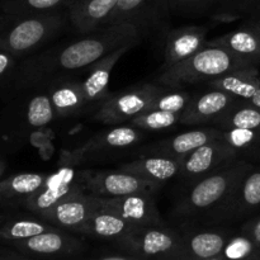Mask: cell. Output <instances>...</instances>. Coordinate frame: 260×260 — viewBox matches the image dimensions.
Masks as SVG:
<instances>
[{
	"label": "cell",
	"mask_w": 260,
	"mask_h": 260,
	"mask_svg": "<svg viewBox=\"0 0 260 260\" xmlns=\"http://www.w3.org/2000/svg\"><path fill=\"white\" fill-rule=\"evenodd\" d=\"M142 36L139 28L128 23L109 24L76 40L38 51L19 61L9 94L46 88L58 79L76 75L109 53L127 45H137Z\"/></svg>",
	"instance_id": "6da1fadb"
},
{
	"label": "cell",
	"mask_w": 260,
	"mask_h": 260,
	"mask_svg": "<svg viewBox=\"0 0 260 260\" xmlns=\"http://www.w3.org/2000/svg\"><path fill=\"white\" fill-rule=\"evenodd\" d=\"M255 165L245 159L228 162L197 180L180 198L172 216L180 221L202 220L206 215L222 205Z\"/></svg>",
	"instance_id": "7a4b0ae2"
},
{
	"label": "cell",
	"mask_w": 260,
	"mask_h": 260,
	"mask_svg": "<svg viewBox=\"0 0 260 260\" xmlns=\"http://www.w3.org/2000/svg\"><path fill=\"white\" fill-rule=\"evenodd\" d=\"M68 25V12L42 15L0 14V47L23 60L55 40Z\"/></svg>",
	"instance_id": "3957f363"
},
{
	"label": "cell",
	"mask_w": 260,
	"mask_h": 260,
	"mask_svg": "<svg viewBox=\"0 0 260 260\" xmlns=\"http://www.w3.org/2000/svg\"><path fill=\"white\" fill-rule=\"evenodd\" d=\"M0 117V142L20 144L32 132L43 128L56 118L50 95L45 88H32L9 94Z\"/></svg>",
	"instance_id": "277c9868"
},
{
	"label": "cell",
	"mask_w": 260,
	"mask_h": 260,
	"mask_svg": "<svg viewBox=\"0 0 260 260\" xmlns=\"http://www.w3.org/2000/svg\"><path fill=\"white\" fill-rule=\"evenodd\" d=\"M250 66L253 65L239 58L226 48L205 46L184 62L162 70L157 80L161 85L183 88L189 84H208L225 74Z\"/></svg>",
	"instance_id": "5b68a950"
},
{
	"label": "cell",
	"mask_w": 260,
	"mask_h": 260,
	"mask_svg": "<svg viewBox=\"0 0 260 260\" xmlns=\"http://www.w3.org/2000/svg\"><path fill=\"white\" fill-rule=\"evenodd\" d=\"M161 89V84L141 83L111 93L93 114V119L108 126H124L145 113Z\"/></svg>",
	"instance_id": "8992f818"
},
{
	"label": "cell",
	"mask_w": 260,
	"mask_h": 260,
	"mask_svg": "<svg viewBox=\"0 0 260 260\" xmlns=\"http://www.w3.org/2000/svg\"><path fill=\"white\" fill-rule=\"evenodd\" d=\"M182 230L162 226L136 228L114 241L113 245L128 255L146 260H170L179 246Z\"/></svg>",
	"instance_id": "52a82bcc"
},
{
	"label": "cell",
	"mask_w": 260,
	"mask_h": 260,
	"mask_svg": "<svg viewBox=\"0 0 260 260\" xmlns=\"http://www.w3.org/2000/svg\"><path fill=\"white\" fill-rule=\"evenodd\" d=\"M260 207V165L254 167L230 197L201 221L208 226L241 222Z\"/></svg>",
	"instance_id": "ba28073f"
},
{
	"label": "cell",
	"mask_w": 260,
	"mask_h": 260,
	"mask_svg": "<svg viewBox=\"0 0 260 260\" xmlns=\"http://www.w3.org/2000/svg\"><path fill=\"white\" fill-rule=\"evenodd\" d=\"M86 193L103 198L126 197L134 194L155 196L162 184L150 182L121 169L84 170Z\"/></svg>",
	"instance_id": "9c48e42d"
},
{
	"label": "cell",
	"mask_w": 260,
	"mask_h": 260,
	"mask_svg": "<svg viewBox=\"0 0 260 260\" xmlns=\"http://www.w3.org/2000/svg\"><path fill=\"white\" fill-rule=\"evenodd\" d=\"M81 193H86L84 170L78 172L70 167H62L47 175L45 184L25 202L23 210L40 217L57 203Z\"/></svg>",
	"instance_id": "30bf717a"
},
{
	"label": "cell",
	"mask_w": 260,
	"mask_h": 260,
	"mask_svg": "<svg viewBox=\"0 0 260 260\" xmlns=\"http://www.w3.org/2000/svg\"><path fill=\"white\" fill-rule=\"evenodd\" d=\"M9 248L30 259L62 260L80 255L86 245L75 235L61 229L47 231L22 241L7 244Z\"/></svg>",
	"instance_id": "8fae6325"
},
{
	"label": "cell",
	"mask_w": 260,
	"mask_h": 260,
	"mask_svg": "<svg viewBox=\"0 0 260 260\" xmlns=\"http://www.w3.org/2000/svg\"><path fill=\"white\" fill-rule=\"evenodd\" d=\"M135 46L136 45L124 46V47L109 53L108 56L103 57L102 60L96 61L90 68L76 74L79 80H80L81 89H83L84 93L85 114L91 113V112L95 113L101 108L103 102L108 98V95L111 94L108 85L114 66Z\"/></svg>",
	"instance_id": "7c38bea8"
},
{
	"label": "cell",
	"mask_w": 260,
	"mask_h": 260,
	"mask_svg": "<svg viewBox=\"0 0 260 260\" xmlns=\"http://www.w3.org/2000/svg\"><path fill=\"white\" fill-rule=\"evenodd\" d=\"M233 231L226 226L189 229L182 231L179 246L170 260H207L217 258Z\"/></svg>",
	"instance_id": "4fadbf2b"
},
{
	"label": "cell",
	"mask_w": 260,
	"mask_h": 260,
	"mask_svg": "<svg viewBox=\"0 0 260 260\" xmlns=\"http://www.w3.org/2000/svg\"><path fill=\"white\" fill-rule=\"evenodd\" d=\"M144 139V132L131 126H114L102 129L86 140L75 151L80 160H102L121 155Z\"/></svg>",
	"instance_id": "5bb4252c"
},
{
	"label": "cell",
	"mask_w": 260,
	"mask_h": 260,
	"mask_svg": "<svg viewBox=\"0 0 260 260\" xmlns=\"http://www.w3.org/2000/svg\"><path fill=\"white\" fill-rule=\"evenodd\" d=\"M240 159L238 152L222 140L203 145L180 162L179 177L192 185L228 162Z\"/></svg>",
	"instance_id": "9a60e30c"
},
{
	"label": "cell",
	"mask_w": 260,
	"mask_h": 260,
	"mask_svg": "<svg viewBox=\"0 0 260 260\" xmlns=\"http://www.w3.org/2000/svg\"><path fill=\"white\" fill-rule=\"evenodd\" d=\"M99 207V197L89 193H81L57 203L40 217L55 228L80 235L84 226Z\"/></svg>",
	"instance_id": "2e32d148"
},
{
	"label": "cell",
	"mask_w": 260,
	"mask_h": 260,
	"mask_svg": "<svg viewBox=\"0 0 260 260\" xmlns=\"http://www.w3.org/2000/svg\"><path fill=\"white\" fill-rule=\"evenodd\" d=\"M222 129L216 127H205L170 136L168 139L159 140L154 144H149L140 150V156H164L182 162L188 155L192 154L203 145L220 140Z\"/></svg>",
	"instance_id": "e0dca14e"
},
{
	"label": "cell",
	"mask_w": 260,
	"mask_h": 260,
	"mask_svg": "<svg viewBox=\"0 0 260 260\" xmlns=\"http://www.w3.org/2000/svg\"><path fill=\"white\" fill-rule=\"evenodd\" d=\"M99 200L107 210L116 213L134 228L165 225L157 208L155 196L134 194L114 198L99 197Z\"/></svg>",
	"instance_id": "ac0fdd59"
},
{
	"label": "cell",
	"mask_w": 260,
	"mask_h": 260,
	"mask_svg": "<svg viewBox=\"0 0 260 260\" xmlns=\"http://www.w3.org/2000/svg\"><path fill=\"white\" fill-rule=\"evenodd\" d=\"M168 13V0H119L108 25L128 23L146 35L161 24Z\"/></svg>",
	"instance_id": "d6986e66"
},
{
	"label": "cell",
	"mask_w": 260,
	"mask_h": 260,
	"mask_svg": "<svg viewBox=\"0 0 260 260\" xmlns=\"http://www.w3.org/2000/svg\"><path fill=\"white\" fill-rule=\"evenodd\" d=\"M238 102L239 99L229 95L225 91L208 88L207 90L192 95L187 108L180 114V123L192 126L213 123L216 126Z\"/></svg>",
	"instance_id": "ffe728a7"
},
{
	"label": "cell",
	"mask_w": 260,
	"mask_h": 260,
	"mask_svg": "<svg viewBox=\"0 0 260 260\" xmlns=\"http://www.w3.org/2000/svg\"><path fill=\"white\" fill-rule=\"evenodd\" d=\"M208 25H183L169 30L165 36L164 66L173 68L200 52L207 43Z\"/></svg>",
	"instance_id": "44dd1931"
},
{
	"label": "cell",
	"mask_w": 260,
	"mask_h": 260,
	"mask_svg": "<svg viewBox=\"0 0 260 260\" xmlns=\"http://www.w3.org/2000/svg\"><path fill=\"white\" fill-rule=\"evenodd\" d=\"M119 0H74L68 9L69 25L84 36L108 25Z\"/></svg>",
	"instance_id": "7402d4cb"
},
{
	"label": "cell",
	"mask_w": 260,
	"mask_h": 260,
	"mask_svg": "<svg viewBox=\"0 0 260 260\" xmlns=\"http://www.w3.org/2000/svg\"><path fill=\"white\" fill-rule=\"evenodd\" d=\"M56 229L57 228L25 210L0 212V243H4L5 245Z\"/></svg>",
	"instance_id": "603a6c76"
},
{
	"label": "cell",
	"mask_w": 260,
	"mask_h": 260,
	"mask_svg": "<svg viewBox=\"0 0 260 260\" xmlns=\"http://www.w3.org/2000/svg\"><path fill=\"white\" fill-rule=\"evenodd\" d=\"M48 174L18 173L0 180V210H19L45 184Z\"/></svg>",
	"instance_id": "cb8c5ba5"
},
{
	"label": "cell",
	"mask_w": 260,
	"mask_h": 260,
	"mask_svg": "<svg viewBox=\"0 0 260 260\" xmlns=\"http://www.w3.org/2000/svg\"><path fill=\"white\" fill-rule=\"evenodd\" d=\"M206 46L223 47L250 65H260V32L250 22L207 41Z\"/></svg>",
	"instance_id": "d4e9b609"
},
{
	"label": "cell",
	"mask_w": 260,
	"mask_h": 260,
	"mask_svg": "<svg viewBox=\"0 0 260 260\" xmlns=\"http://www.w3.org/2000/svg\"><path fill=\"white\" fill-rule=\"evenodd\" d=\"M56 118L85 116L84 93L78 75L66 76L46 86Z\"/></svg>",
	"instance_id": "484cf974"
},
{
	"label": "cell",
	"mask_w": 260,
	"mask_h": 260,
	"mask_svg": "<svg viewBox=\"0 0 260 260\" xmlns=\"http://www.w3.org/2000/svg\"><path fill=\"white\" fill-rule=\"evenodd\" d=\"M208 88L225 91L229 95L243 102H251L260 88L258 66L240 69L225 74L207 84Z\"/></svg>",
	"instance_id": "4316f807"
},
{
	"label": "cell",
	"mask_w": 260,
	"mask_h": 260,
	"mask_svg": "<svg viewBox=\"0 0 260 260\" xmlns=\"http://www.w3.org/2000/svg\"><path fill=\"white\" fill-rule=\"evenodd\" d=\"M118 169L164 185L168 180L179 175L180 162L170 157L147 155L119 165Z\"/></svg>",
	"instance_id": "83f0119b"
},
{
	"label": "cell",
	"mask_w": 260,
	"mask_h": 260,
	"mask_svg": "<svg viewBox=\"0 0 260 260\" xmlns=\"http://www.w3.org/2000/svg\"><path fill=\"white\" fill-rule=\"evenodd\" d=\"M99 203H101V200H99ZM134 229L136 228L127 223L126 221L122 220L116 213L107 210L101 203L99 210L91 216L90 220L86 222V225L81 230L80 236L103 239V240L114 243V241L123 238L126 234H128Z\"/></svg>",
	"instance_id": "f1b7e54d"
},
{
	"label": "cell",
	"mask_w": 260,
	"mask_h": 260,
	"mask_svg": "<svg viewBox=\"0 0 260 260\" xmlns=\"http://www.w3.org/2000/svg\"><path fill=\"white\" fill-rule=\"evenodd\" d=\"M74 0H0V14L42 15L68 12Z\"/></svg>",
	"instance_id": "f546056e"
},
{
	"label": "cell",
	"mask_w": 260,
	"mask_h": 260,
	"mask_svg": "<svg viewBox=\"0 0 260 260\" xmlns=\"http://www.w3.org/2000/svg\"><path fill=\"white\" fill-rule=\"evenodd\" d=\"M216 128L228 129H251L260 131V108L250 102L239 101L220 121Z\"/></svg>",
	"instance_id": "4dcf8cb0"
},
{
	"label": "cell",
	"mask_w": 260,
	"mask_h": 260,
	"mask_svg": "<svg viewBox=\"0 0 260 260\" xmlns=\"http://www.w3.org/2000/svg\"><path fill=\"white\" fill-rule=\"evenodd\" d=\"M221 140L238 152L240 159L248 161L260 159V131L228 129L222 131Z\"/></svg>",
	"instance_id": "1f68e13d"
},
{
	"label": "cell",
	"mask_w": 260,
	"mask_h": 260,
	"mask_svg": "<svg viewBox=\"0 0 260 260\" xmlns=\"http://www.w3.org/2000/svg\"><path fill=\"white\" fill-rule=\"evenodd\" d=\"M190 99H192V94L185 91L183 88L162 85L161 91L155 96L146 112L161 111L182 114L187 108Z\"/></svg>",
	"instance_id": "d6a6232c"
},
{
	"label": "cell",
	"mask_w": 260,
	"mask_h": 260,
	"mask_svg": "<svg viewBox=\"0 0 260 260\" xmlns=\"http://www.w3.org/2000/svg\"><path fill=\"white\" fill-rule=\"evenodd\" d=\"M180 123L179 113H170V112L161 111H151L145 112L140 116L135 117L132 121L127 123V126H131L140 131H165L170 129L174 126Z\"/></svg>",
	"instance_id": "836d02e7"
},
{
	"label": "cell",
	"mask_w": 260,
	"mask_h": 260,
	"mask_svg": "<svg viewBox=\"0 0 260 260\" xmlns=\"http://www.w3.org/2000/svg\"><path fill=\"white\" fill-rule=\"evenodd\" d=\"M220 256L225 260H260V248L243 233H234Z\"/></svg>",
	"instance_id": "e575fe53"
},
{
	"label": "cell",
	"mask_w": 260,
	"mask_h": 260,
	"mask_svg": "<svg viewBox=\"0 0 260 260\" xmlns=\"http://www.w3.org/2000/svg\"><path fill=\"white\" fill-rule=\"evenodd\" d=\"M260 7V0H221L211 17L217 22H233L244 15L254 14Z\"/></svg>",
	"instance_id": "d590c367"
},
{
	"label": "cell",
	"mask_w": 260,
	"mask_h": 260,
	"mask_svg": "<svg viewBox=\"0 0 260 260\" xmlns=\"http://www.w3.org/2000/svg\"><path fill=\"white\" fill-rule=\"evenodd\" d=\"M221 0H168L169 12L178 15L212 14Z\"/></svg>",
	"instance_id": "8d00e7d4"
},
{
	"label": "cell",
	"mask_w": 260,
	"mask_h": 260,
	"mask_svg": "<svg viewBox=\"0 0 260 260\" xmlns=\"http://www.w3.org/2000/svg\"><path fill=\"white\" fill-rule=\"evenodd\" d=\"M20 60L0 47V93L9 94Z\"/></svg>",
	"instance_id": "74e56055"
},
{
	"label": "cell",
	"mask_w": 260,
	"mask_h": 260,
	"mask_svg": "<svg viewBox=\"0 0 260 260\" xmlns=\"http://www.w3.org/2000/svg\"><path fill=\"white\" fill-rule=\"evenodd\" d=\"M240 233L249 236L260 248V216L244 223L243 228L240 229Z\"/></svg>",
	"instance_id": "f35d334b"
},
{
	"label": "cell",
	"mask_w": 260,
	"mask_h": 260,
	"mask_svg": "<svg viewBox=\"0 0 260 260\" xmlns=\"http://www.w3.org/2000/svg\"><path fill=\"white\" fill-rule=\"evenodd\" d=\"M0 260H35L30 259L28 256L23 255V254L18 253V251L13 250V249H0Z\"/></svg>",
	"instance_id": "ab89813d"
},
{
	"label": "cell",
	"mask_w": 260,
	"mask_h": 260,
	"mask_svg": "<svg viewBox=\"0 0 260 260\" xmlns=\"http://www.w3.org/2000/svg\"><path fill=\"white\" fill-rule=\"evenodd\" d=\"M86 260H146L139 258V256L128 255V254H119V255H106V256H98V258L86 259Z\"/></svg>",
	"instance_id": "60d3db41"
},
{
	"label": "cell",
	"mask_w": 260,
	"mask_h": 260,
	"mask_svg": "<svg viewBox=\"0 0 260 260\" xmlns=\"http://www.w3.org/2000/svg\"><path fill=\"white\" fill-rule=\"evenodd\" d=\"M5 170H7V161H5L4 157L0 155V180H2L3 175H4Z\"/></svg>",
	"instance_id": "b9f144b4"
},
{
	"label": "cell",
	"mask_w": 260,
	"mask_h": 260,
	"mask_svg": "<svg viewBox=\"0 0 260 260\" xmlns=\"http://www.w3.org/2000/svg\"><path fill=\"white\" fill-rule=\"evenodd\" d=\"M248 22H250L251 24H253L254 27H255L256 29H258L259 32H260V17H258V18H250V19H249Z\"/></svg>",
	"instance_id": "7bdbcfd3"
},
{
	"label": "cell",
	"mask_w": 260,
	"mask_h": 260,
	"mask_svg": "<svg viewBox=\"0 0 260 260\" xmlns=\"http://www.w3.org/2000/svg\"><path fill=\"white\" fill-rule=\"evenodd\" d=\"M250 103L254 104V106H255V107H258V108H260V88H259L258 93H256V95L254 96L253 101H251Z\"/></svg>",
	"instance_id": "ee69618b"
},
{
	"label": "cell",
	"mask_w": 260,
	"mask_h": 260,
	"mask_svg": "<svg viewBox=\"0 0 260 260\" xmlns=\"http://www.w3.org/2000/svg\"><path fill=\"white\" fill-rule=\"evenodd\" d=\"M258 17H260V7L258 8V9L255 10V12H254V14L251 15L250 18H258Z\"/></svg>",
	"instance_id": "f6af8a7d"
},
{
	"label": "cell",
	"mask_w": 260,
	"mask_h": 260,
	"mask_svg": "<svg viewBox=\"0 0 260 260\" xmlns=\"http://www.w3.org/2000/svg\"><path fill=\"white\" fill-rule=\"evenodd\" d=\"M207 260H225L223 258H221V256H217V258H213V259H207Z\"/></svg>",
	"instance_id": "bcb514c9"
}]
</instances>
